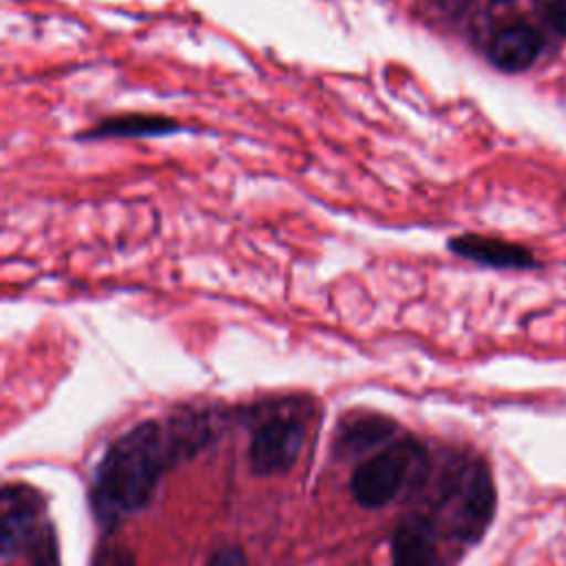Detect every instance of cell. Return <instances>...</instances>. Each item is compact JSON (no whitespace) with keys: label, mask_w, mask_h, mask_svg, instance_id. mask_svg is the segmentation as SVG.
<instances>
[{"label":"cell","mask_w":566,"mask_h":566,"mask_svg":"<svg viewBox=\"0 0 566 566\" xmlns=\"http://www.w3.org/2000/svg\"><path fill=\"white\" fill-rule=\"evenodd\" d=\"M175 460L166 429L155 420L135 424L119 436L104 453L93 484V506L97 515L113 517L133 513L148 504L159 475Z\"/></svg>","instance_id":"6da1fadb"},{"label":"cell","mask_w":566,"mask_h":566,"mask_svg":"<svg viewBox=\"0 0 566 566\" xmlns=\"http://www.w3.org/2000/svg\"><path fill=\"white\" fill-rule=\"evenodd\" d=\"M422 451L413 440H400L360 462L349 480L354 500L363 509H380L391 502L405 484L409 467Z\"/></svg>","instance_id":"7a4b0ae2"},{"label":"cell","mask_w":566,"mask_h":566,"mask_svg":"<svg viewBox=\"0 0 566 566\" xmlns=\"http://www.w3.org/2000/svg\"><path fill=\"white\" fill-rule=\"evenodd\" d=\"M305 442V427L294 418H272L263 422L250 442L248 460L256 475L285 473L298 460Z\"/></svg>","instance_id":"3957f363"},{"label":"cell","mask_w":566,"mask_h":566,"mask_svg":"<svg viewBox=\"0 0 566 566\" xmlns=\"http://www.w3.org/2000/svg\"><path fill=\"white\" fill-rule=\"evenodd\" d=\"M42 497L38 491L24 484H9L0 497V548L9 559L18 553H27L31 542L44 528Z\"/></svg>","instance_id":"277c9868"},{"label":"cell","mask_w":566,"mask_h":566,"mask_svg":"<svg viewBox=\"0 0 566 566\" xmlns=\"http://www.w3.org/2000/svg\"><path fill=\"white\" fill-rule=\"evenodd\" d=\"M495 513V486L489 467L478 460L464 471L460 484V506L455 513V535L478 542Z\"/></svg>","instance_id":"5b68a950"},{"label":"cell","mask_w":566,"mask_h":566,"mask_svg":"<svg viewBox=\"0 0 566 566\" xmlns=\"http://www.w3.org/2000/svg\"><path fill=\"white\" fill-rule=\"evenodd\" d=\"M447 248L458 254L460 259L486 265V268H497V270H531L537 268L535 256L531 250H526L520 243L504 241L497 237H486V234H475V232H464L455 234L449 239Z\"/></svg>","instance_id":"8992f818"},{"label":"cell","mask_w":566,"mask_h":566,"mask_svg":"<svg viewBox=\"0 0 566 566\" xmlns=\"http://www.w3.org/2000/svg\"><path fill=\"white\" fill-rule=\"evenodd\" d=\"M181 130V124L168 115L157 113H122L102 117L93 126L80 130L75 139L97 142V139H130V137H164Z\"/></svg>","instance_id":"52a82bcc"},{"label":"cell","mask_w":566,"mask_h":566,"mask_svg":"<svg viewBox=\"0 0 566 566\" xmlns=\"http://www.w3.org/2000/svg\"><path fill=\"white\" fill-rule=\"evenodd\" d=\"M391 566H438V535L427 515L405 517L391 535Z\"/></svg>","instance_id":"ba28073f"},{"label":"cell","mask_w":566,"mask_h":566,"mask_svg":"<svg viewBox=\"0 0 566 566\" xmlns=\"http://www.w3.org/2000/svg\"><path fill=\"white\" fill-rule=\"evenodd\" d=\"M396 433V422L380 413H349L340 420L334 433V453L343 460L356 458L371 447L389 440Z\"/></svg>","instance_id":"9c48e42d"},{"label":"cell","mask_w":566,"mask_h":566,"mask_svg":"<svg viewBox=\"0 0 566 566\" xmlns=\"http://www.w3.org/2000/svg\"><path fill=\"white\" fill-rule=\"evenodd\" d=\"M542 51L539 33L528 24H511L495 33L489 44V62L504 73L528 69Z\"/></svg>","instance_id":"30bf717a"},{"label":"cell","mask_w":566,"mask_h":566,"mask_svg":"<svg viewBox=\"0 0 566 566\" xmlns=\"http://www.w3.org/2000/svg\"><path fill=\"white\" fill-rule=\"evenodd\" d=\"M166 438L175 460L190 458L210 440V422L206 413H179L168 422Z\"/></svg>","instance_id":"8fae6325"},{"label":"cell","mask_w":566,"mask_h":566,"mask_svg":"<svg viewBox=\"0 0 566 566\" xmlns=\"http://www.w3.org/2000/svg\"><path fill=\"white\" fill-rule=\"evenodd\" d=\"M27 555L31 559V566H60L57 562V542L53 526L46 522L44 528L38 533V537L27 548Z\"/></svg>","instance_id":"7c38bea8"},{"label":"cell","mask_w":566,"mask_h":566,"mask_svg":"<svg viewBox=\"0 0 566 566\" xmlns=\"http://www.w3.org/2000/svg\"><path fill=\"white\" fill-rule=\"evenodd\" d=\"M93 566H137L135 555L119 544H104L93 555Z\"/></svg>","instance_id":"4fadbf2b"},{"label":"cell","mask_w":566,"mask_h":566,"mask_svg":"<svg viewBox=\"0 0 566 566\" xmlns=\"http://www.w3.org/2000/svg\"><path fill=\"white\" fill-rule=\"evenodd\" d=\"M206 566H248V557L239 546H223L210 555Z\"/></svg>","instance_id":"5bb4252c"},{"label":"cell","mask_w":566,"mask_h":566,"mask_svg":"<svg viewBox=\"0 0 566 566\" xmlns=\"http://www.w3.org/2000/svg\"><path fill=\"white\" fill-rule=\"evenodd\" d=\"M551 27L566 38V0H553L546 9Z\"/></svg>","instance_id":"9a60e30c"},{"label":"cell","mask_w":566,"mask_h":566,"mask_svg":"<svg viewBox=\"0 0 566 566\" xmlns=\"http://www.w3.org/2000/svg\"><path fill=\"white\" fill-rule=\"evenodd\" d=\"M495 2H509V0H495Z\"/></svg>","instance_id":"2e32d148"}]
</instances>
